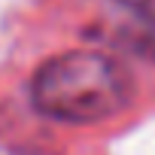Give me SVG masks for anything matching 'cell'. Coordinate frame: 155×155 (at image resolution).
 Returning a JSON list of instances; mask_svg holds the SVG:
<instances>
[{
  "label": "cell",
  "instance_id": "cell-2",
  "mask_svg": "<svg viewBox=\"0 0 155 155\" xmlns=\"http://www.w3.org/2000/svg\"><path fill=\"white\" fill-rule=\"evenodd\" d=\"M116 3L134 15L128 46L146 58H155V0H116Z\"/></svg>",
  "mask_w": 155,
  "mask_h": 155
},
{
  "label": "cell",
  "instance_id": "cell-1",
  "mask_svg": "<svg viewBox=\"0 0 155 155\" xmlns=\"http://www.w3.org/2000/svg\"><path fill=\"white\" fill-rule=\"evenodd\" d=\"M134 97L131 73L110 55L73 49L49 58L31 79L34 107L58 122L91 125L119 116Z\"/></svg>",
  "mask_w": 155,
  "mask_h": 155
}]
</instances>
